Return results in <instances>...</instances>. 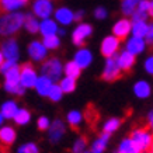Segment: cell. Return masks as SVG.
Wrapping results in <instances>:
<instances>
[{
	"mask_svg": "<svg viewBox=\"0 0 153 153\" xmlns=\"http://www.w3.org/2000/svg\"><path fill=\"white\" fill-rule=\"evenodd\" d=\"M73 60L82 69H86V68H88V66L91 65V62H93V53H91V51L87 49V48L80 47L79 49L76 51V53H74Z\"/></svg>",
	"mask_w": 153,
	"mask_h": 153,
	"instance_id": "2e32d148",
	"label": "cell"
},
{
	"mask_svg": "<svg viewBox=\"0 0 153 153\" xmlns=\"http://www.w3.org/2000/svg\"><path fill=\"white\" fill-rule=\"evenodd\" d=\"M82 68H80L74 60H69L68 63H65V76H68V77H73V79H77L80 76V73H82Z\"/></svg>",
	"mask_w": 153,
	"mask_h": 153,
	"instance_id": "f1b7e54d",
	"label": "cell"
},
{
	"mask_svg": "<svg viewBox=\"0 0 153 153\" xmlns=\"http://www.w3.org/2000/svg\"><path fill=\"white\" fill-rule=\"evenodd\" d=\"M146 153H148V152H146Z\"/></svg>",
	"mask_w": 153,
	"mask_h": 153,
	"instance_id": "681fc988",
	"label": "cell"
},
{
	"mask_svg": "<svg viewBox=\"0 0 153 153\" xmlns=\"http://www.w3.org/2000/svg\"><path fill=\"white\" fill-rule=\"evenodd\" d=\"M110 136H111L110 134L101 132V135L91 142L88 152L90 153H102L104 150H105V148H107V143H108V140H110Z\"/></svg>",
	"mask_w": 153,
	"mask_h": 153,
	"instance_id": "44dd1931",
	"label": "cell"
},
{
	"mask_svg": "<svg viewBox=\"0 0 153 153\" xmlns=\"http://www.w3.org/2000/svg\"><path fill=\"white\" fill-rule=\"evenodd\" d=\"M38 17L34 16L33 13L27 14L25 17V24H24V28L27 30L30 34H37L39 33V27H41V21H38Z\"/></svg>",
	"mask_w": 153,
	"mask_h": 153,
	"instance_id": "83f0119b",
	"label": "cell"
},
{
	"mask_svg": "<svg viewBox=\"0 0 153 153\" xmlns=\"http://www.w3.org/2000/svg\"><path fill=\"white\" fill-rule=\"evenodd\" d=\"M53 83H55V82H52L49 77L41 74V76L38 77L37 84H35V87L34 88H35V91H37L39 96H42V97H48V94H49V91H51Z\"/></svg>",
	"mask_w": 153,
	"mask_h": 153,
	"instance_id": "ffe728a7",
	"label": "cell"
},
{
	"mask_svg": "<svg viewBox=\"0 0 153 153\" xmlns=\"http://www.w3.org/2000/svg\"><path fill=\"white\" fill-rule=\"evenodd\" d=\"M122 69L120 68L117 58H105V63H104V69H102L101 77L105 82H114V80L120 79Z\"/></svg>",
	"mask_w": 153,
	"mask_h": 153,
	"instance_id": "52a82bcc",
	"label": "cell"
},
{
	"mask_svg": "<svg viewBox=\"0 0 153 153\" xmlns=\"http://www.w3.org/2000/svg\"><path fill=\"white\" fill-rule=\"evenodd\" d=\"M59 84L65 93H72V91H74V88H76V79L65 76V77L60 79Z\"/></svg>",
	"mask_w": 153,
	"mask_h": 153,
	"instance_id": "d590c367",
	"label": "cell"
},
{
	"mask_svg": "<svg viewBox=\"0 0 153 153\" xmlns=\"http://www.w3.org/2000/svg\"><path fill=\"white\" fill-rule=\"evenodd\" d=\"M53 0H35L33 3V14L37 16L39 20L49 19L55 13Z\"/></svg>",
	"mask_w": 153,
	"mask_h": 153,
	"instance_id": "8992f818",
	"label": "cell"
},
{
	"mask_svg": "<svg viewBox=\"0 0 153 153\" xmlns=\"http://www.w3.org/2000/svg\"><path fill=\"white\" fill-rule=\"evenodd\" d=\"M143 68H145V70H146V73H149V74H152L153 76V55L148 56V58L145 59Z\"/></svg>",
	"mask_w": 153,
	"mask_h": 153,
	"instance_id": "60d3db41",
	"label": "cell"
},
{
	"mask_svg": "<svg viewBox=\"0 0 153 153\" xmlns=\"http://www.w3.org/2000/svg\"><path fill=\"white\" fill-rule=\"evenodd\" d=\"M20 110L19 104L13 100H7L1 104V110H0V122L3 124L4 120H14V117Z\"/></svg>",
	"mask_w": 153,
	"mask_h": 153,
	"instance_id": "9a60e30c",
	"label": "cell"
},
{
	"mask_svg": "<svg viewBox=\"0 0 153 153\" xmlns=\"http://www.w3.org/2000/svg\"><path fill=\"white\" fill-rule=\"evenodd\" d=\"M84 153H90V152H88V150H86V152H84Z\"/></svg>",
	"mask_w": 153,
	"mask_h": 153,
	"instance_id": "c3c4849f",
	"label": "cell"
},
{
	"mask_svg": "<svg viewBox=\"0 0 153 153\" xmlns=\"http://www.w3.org/2000/svg\"><path fill=\"white\" fill-rule=\"evenodd\" d=\"M48 49L42 41H31L27 48L28 56L34 60V62H44L48 59Z\"/></svg>",
	"mask_w": 153,
	"mask_h": 153,
	"instance_id": "30bf717a",
	"label": "cell"
},
{
	"mask_svg": "<svg viewBox=\"0 0 153 153\" xmlns=\"http://www.w3.org/2000/svg\"><path fill=\"white\" fill-rule=\"evenodd\" d=\"M131 33H132V20H129L128 17L120 19L112 25V34L120 39H125Z\"/></svg>",
	"mask_w": 153,
	"mask_h": 153,
	"instance_id": "7c38bea8",
	"label": "cell"
},
{
	"mask_svg": "<svg viewBox=\"0 0 153 153\" xmlns=\"http://www.w3.org/2000/svg\"><path fill=\"white\" fill-rule=\"evenodd\" d=\"M53 19L59 25H70L74 21V11H72L69 7H59L55 10Z\"/></svg>",
	"mask_w": 153,
	"mask_h": 153,
	"instance_id": "e0dca14e",
	"label": "cell"
},
{
	"mask_svg": "<svg viewBox=\"0 0 153 153\" xmlns=\"http://www.w3.org/2000/svg\"><path fill=\"white\" fill-rule=\"evenodd\" d=\"M3 86H4L6 91L13 96H23L25 91V87H23L21 83H4Z\"/></svg>",
	"mask_w": 153,
	"mask_h": 153,
	"instance_id": "d6a6232c",
	"label": "cell"
},
{
	"mask_svg": "<svg viewBox=\"0 0 153 153\" xmlns=\"http://www.w3.org/2000/svg\"><path fill=\"white\" fill-rule=\"evenodd\" d=\"M38 73L37 70L33 68L31 63H24L21 66V76H20V82L23 84V87L25 88H34L38 80Z\"/></svg>",
	"mask_w": 153,
	"mask_h": 153,
	"instance_id": "9c48e42d",
	"label": "cell"
},
{
	"mask_svg": "<svg viewBox=\"0 0 153 153\" xmlns=\"http://www.w3.org/2000/svg\"><path fill=\"white\" fill-rule=\"evenodd\" d=\"M146 45H148V42H146L145 38L131 35V37L126 39V42H125V49L136 56V55H140V53L146 49Z\"/></svg>",
	"mask_w": 153,
	"mask_h": 153,
	"instance_id": "4fadbf2b",
	"label": "cell"
},
{
	"mask_svg": "<svg viewBox=\"0 0 153 153\" xmlns=\"http://www.w3.org/2000/svg\"><path fill=\"white\" fill-rule=\"evenodd\" d=\"M84 14H86L84 10H77V11H74V21H76V23H82Z\"/></svg>",
	"mask_w": 153,
	"mask_h": 153,
	"instance_id": "7bdbcfd3",
	"label": "cell"
},
{
	"mask_svg": "<svg viewBox=\"0 0 153 153\" xmlns=\"http://www.w3.org/2000/svg\"><path fill=\"white\" fill-rule=\"evenodd\" d=\"M20 58V48L19 44L14 38H7L1 44V51H0V62L11 60V62H19Z\"/></svg>",
	"mask_w": 153,
	"mask_h": 153,
	"instance_id": "277c9868",
	"label": "cell"
},
{
	"mask_svg": "<svg viewBox=\"0 0 153 153\" xmlns=\"http://www.w3.org/2000/svg\"><path fill=\"white\" fill-rule=\"evenodd\" d=\"M148 31H149V23L146 20H135V21H132V33H131V35L146 38Z\"/></svg>",
	"mask_w": 153,
	"mask_h": 153,
	"instance_id": "cb8c5ba5",
	"label": "cell"
},
{
	"mask_svg": "<svg viewBox=\"0 0 153 153\" xmlns=\"http://www.w3.org/2000/svg\"><path fill=\"white\" fill-rule=\"evenodd\" d=\"M146 42H148V45L153 47V23L149 24V31H148V35H146Z\"/></svg>",
	"mask_w": 153,
	"mask_h": 153,
	"instance_id": "b9f144b4",
	"label": "cell"
},
{
	"mask_svg": "<svg viewBox=\"0 0 153 153\" xmlns=\"http://www.w3.org/2000/svg\"><path fill=\"white\" fill-rule=\"evenodd\" d=\"M134 94L138 98H148L152 94V86L146 80H139L134 84Z\"/></svg>",
	"mask_w": 153,
	"mask_h": 153,
	"instance_id": "603a6c76",
	"label": "cell"
},
{
	"mask_svg": "<svg viewBox=\"0 0 153 153\" xmlns=\"http://www.w3.org/2000/svg\"><path fill=\"white\" fill-rule=\"evenodd\" d=\"M44 45L49 49V51H55L60 47V38L59 35H51V37H44L42 38Z\"/></svg>",
	"mask_w": 153,
	"mask_h": 153,
	"instance_id": "e575fe53",
	"label": "cell"
},
{
	"mask_svg": "<svg viewBox=\"0 0 153 153\" xmlns=\"http://www.w3.org/2000/svg\"><path fill=\"white\" fill-rule=\"evenodd\" d=\"M129 136L142 153L149 152L150 146L153 145V134L150 132L149 126H136L132 129Z\"/></svg>",
	"mask_w": 153,
	"mask_h": 153,
	"instance_id": "7a4b0ae2",
	"label": "cell"
},
{
	"mask_svg": "<svg viewBox=\"0 0 153 153\" xmlns=\"http://www.w3.org/2000/svg\"><path fill=\"white\" fill-rule=\"evenodd\" d=\"M30 121H31V112L27 108H20L14 117V122L17 125H27Z\"/></svg>",
	"mask_w": 153,
	"mask_h": 153,
	"instance_id": "4dcf8cb0",
	"label": "cell"
},
{
	"mask_svg": "<svg viewBox=\"0 0 153 153\" xmlns=\"http://www.w3.org/2000/svg\"><path fill=\"white\" fill-rule=\"evenodd\" d=\"M63 94H65V91L62 90V87H60L59 83H53V86H52L51 91H49V94H48V98L51 100V101L53 102H58L62 100V97H63Z\"/></svg>",
	"mask_w": 153,
	"mask_h": 153,
	"instance_id": "836d02e7",
	"label": "cell"
},
{
	"mask_svg": "<svg viewBox=\"0 0 153 153\" xmlns=\"http://www.w3.org/2000/svg\"><path fill=\"white\" fill-rule=\"evenodd\" d=\"M115 58H117V62H118L120 68L122 69V72H129V70L134 68L135 55L134 53H131V52H128L126 49L118 52V55H117Z\"/></svg>",
	"mask_w": 153,
	"mask_h": 153,
	"instance_id": "ac0fdd59",
	"label": "cell"
},
{
	"mask_svg": "<svg viewBox=\"0 0 153 153\" xmlns=\"http://www.w3.org/2000/svg\"><path fill=\"white\" fill-rule=\"evenodd\" d=\"M93 33V27L88 23H79L72 33V42L76 47H83L86 39Z\"/></svg>",
	"mask_w": 153,
	"mask_h": 153,
	"instance_id": "ba28073f",
	"label": "cell"
},
{
	"mask_svg": "<svg viewBox=\"0 0 153 153\" xmlns=\"http://www.w3.org/2000/svg\"><path fill=\"white\" fill-rule=\"evenodd\" d=\"M65 132H66L65 122L60 120H53L51 126H49V129H48V139H49L51 143H58L65 136Z\"/></svg>",
	"mask_w": 153,
	"mask_h": 153,
	"instance_id": "8fae6325",
	"label": "cell"
},
{
	"mask_svg": "<svg viewBox=\"0 0 153 153\" xmlns=\"http://www.w3.org/2000/svg\"><path fill=\"white\" fill-rule=\"evenodd\" d=\"M148 126L153 131V110L148 114Z\"/></svg>",
	"mask_w": 153,
	"mask_h": 153,
	"instance_id": "ee69618b",
	"label": "cell"
},
{
	"mask_svg": "<svg viewBox=\"0 0 153 153\" xmlns=\"http://www.w3.org/2000/svg\"><path fill=\"white\" fill-rule=\"evenodd\" d=\"M115 153H142V152H140L139 148L136 146V143L132 140V138L128 136V138L121 140V143Z\"/></svg>",
	"mask_w": 153,
	"mask_h": 153,
	"instance_id": "d4e9b609",
	"label": "cell"
},
{
	"mask_svg": "<svg viewBox=\"0 0 153 153\" xmlns=\"http://www.w3.org/2000/svg\"><path fill=\"white\" fill-rule=\"evenodd\" d=\"M140 1L142 0H122L121 1V13L125 17H132Z\"/></svg>",
	"mask_w": 153,
	"mask_h": 153,
	"instance_id": "484cf974",
	"label": "cell"
},
{
	"mask_svg": "<svg viewBox=\"0 0 153 153\" xmlns=\"http://www.w3.org/2000/svg\"><path fill=\"white\" fill-rule=\"evenodd\" d=\"M121 122H122V121H121L120 118H110L108 121L104 122V125H102V132L111 135L112 132H115V131L121 126Z\"/></svg>",
	"mask_w": 153,
	"mask_h": 153,
	"instance_id": "1f68e13d",
	"label": "cell"
},
{
	"mask_svg": "<svg viewBox=\"0 0 153 153\" xmlns=\"http://www.w3.org/2000/svg\"><path fill=\"white\" fill-rule=\"evenodd\" d=\"M87 148V139L84 136H79L74 140L73 148H72V153H84Z\"/></svg>",
	"mask_w": 153,
	"mask_h": 153,
	"instance_id": "8d00e7d4",
	"label": "cell"
},
{
	"mask_svg": "<svg viewBox=\"0 0 153 153\" xmlns=\"http://www.w3.org/2000/svg\"><path fill=\"white\" fill-rule=\"evenodd\" d=\"M17 152L19 153H39V148L34 142H28V143L21 145Z\"/></svg>",
	"mask_w": 153,
	"mask_h": 153,
	"instance_id": "74e56055",
	"label": "cell"
},
{
	"mask_svg": "<svg viewBox=\"0 0 153 153\" xmlns=\"http://www.w3.org/2000/svg\"><path fill=\"white\" fill-rule=\"evenodd\" d=\"M66 121L72 128H77V126L83 122V114L79 111V110H72V111L68 112L66 115Z\"/></svg>",
	"mask_w": 153,
	"mask_h": 153,
	"instance_id": "f546056e",
	"label": "cell"
},
{
	"mask_svg": "<svg viewBox=\"0 0 153 153\" xmlns=\"http://www.w3.org/2000/svg\"><path fill=\"white\" fill-rule=\"evenodd\" d=\"M65 34H66V30H65V28H59V33H58V35H59V37H63Z\"/></svg>",
	"mask_w": 153,
	"mask_h": 153,
	"instance_id": "bcb514c9",
	"label": "cell"
},
{
	"mask_svg": "<svg viewBox=\"0 0 153 153\" xmlns=\"http://www.w3.org/2000/svg\"><path fill=\"white\" fill-rule=\"evenodd\" d=\"M4 83H21L20 82V76H21V66L14 65L9 70H6L4 73Z\"/></svg>",
	"mask_w": 153,
	"mask_h": 153,
	"instance_id": "4316f807",
	"label": "cell"
},
{
	"mask_svg": "<svg viewBox=\"0 0 153 153\" xmlns=\"http://www.w3.org/2000/svg\"><path fill=\"white\" fill-rule=\"evenodd\" d=\"M16 138H17V134H16V129L10 125H3L1 129H0V142L3 145V148H7V146H11V145L16 142Z\"/></svg>",
	"mask_w": 153,
	"mask_h": 153,
	"instance_id": "d6986e66",
	"label": "cell"
},
{
	"mask_svg": "<svg viewBox=\"0 0 153 153\" xmlns=\"http://www.w3.org/2000/svg\"><path fill=\"white\" fill-rule=\"evenodd\" d=\"M65 65H62L60 59L58 58H49L44 60L41 65V74L47 76L52 82H60V76L65 74Z\"/></svg>",
	"mask_w": 153,
	"mask_h": 153,
	"instance_id": "3957f363",
	"label": "cell"
},
{
	"mask_svg": "<svg viewBox=\"0 0 153 153\" xmlns=\"http://www.w3.org/2000/svg\"><path fill=\"white\" fill-rule=\"evenodd\" d=\"M27 14L21 11H13V13H6L0 19V34L3 37H11L16 33H19L20 28L24 27Z\"/></svg>",
	"mask_w": 153,
	"mask_h": 153,
	"instance_id": "6da1fadb",
	"label": "cell"
},
{
	"mask_svg": "<svg viewBox=\"0 0 153 153\" xmlns=\"http://www.w3.org/2000/svg\"><path fill=\"white\" fill-rule=\"evenodd\" d=\"M120 47H121V39L118 37H115L114 34H111V35H108V37L102 39L100 51H101V55L104 58H115L118 55Z\"/></svg>",
	"mask_w": 153,
	"mask_h": 153,
	"instance_id": "5b68a950",
	"label": "cell"
},
{
	"mask_svg": "<svg viewBox=\"0 0 153 153\" xmlns=\"http://www.w3.org/2000/svg\"><path fill=\"white\" fill-rule=\"evenodd\" d=\"M148 153H153V145L150 146V149H149V152H148Z\"/></svg>",
	"mask_w": 153,
	"mask_h": 153,
	"instance_id": "7dc6e473",
	"label": "cell"
},
{
	"mask_svg": "<svg viewBox=\"0 0 153 153\" xmlns=\"http://www.w3.org/2000/svg\"><path fill=\"white\" fill-rule=\"evenodd\" d=\"M51 121H49V118L48 117H39L37 121V126L39 131H48L49 129V126H51Z\"/></svg>",
	"mask_w": 153,
	"mask_h": 153,
	"instance_id": "f35d334b",
	"label": "cell"
},
{
	"mask_svg": "<svg viewBox=\"0 0 153 153\" xmlns=\"http://www.w3.org/2000/svg\"><path fill=\"white\" fill-rule=\"evenodd\" d=\"M107 16H108V11H107L105 7H97V9H94V17L97 20H104V19H107Z\"/></svg>",
	"mask_w": 153,
	"mask_h": 153,
	"instance_id": "ab89813d",
	"label": "cell"
},
{
	"mask_svg": "<svg viewBox=\"0 0 153 153\" xmlns=\"http://www.w3.org/2000/svg\"><path fill=\"white\" fill-rule=\"evenodd\" d=\"M59 24L55 19H44L41 20V27H39V34L44 37H51V35H58L59 33Z\"/></svg>",
	"mask_w": 153,
	"mask_h": 153,
	"instance_id": "5bb4252c",
	"label": "cell"
},
{
	"mask_svg": "<svg viewBox=\"0 0 153 153\" xmlns=\"http://www.w3.org/2000/svg\"><path fill=\"white\" fill-rule=\"evenodd\" d=\"M149 17L153 19V0H150V4H149Z\"/></svg>",
	"mask_w": 153,
	"mask_h": 153,
	"instance_id": "f6af8a7d",
	"label": "cell"
},
{
	"mask_svg": "<svg viewBox=\"0 0 153 153\" xmlns=\"http://www.w3.org/2000/svg\"><path fill=\"white\" fill-rule=\"evenodd\" d=\"M27 3L28 0H0V6H1V10L4 13L20 11Z\"/></svg>",
	"mask_w": 153,
	"mask_h": 153,
	"instance_id": "7402d4cb",
	"label": "cell"
}]
</instances>
